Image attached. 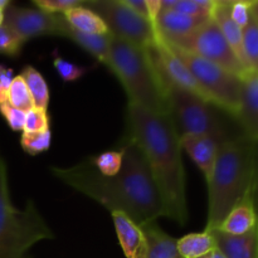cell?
I'll list each match as a JSON object with an SVG mask.
<instances>
[{
  "instance_id": "cell-1",
  "label": "cell",
  "mask_w": 258,
  "mask_h": 258,
  "mask_svg": "<svg viewBox=\"0 0 258 258\" xmlns=\"http://www.w3.org/2000/svg\"><path fill=\"white\" fill-rule=\"evenodd\" d=\"M122 141V168L117 175L103 176L88 159L70 168L50 170L62 183L100 203L111 213L126 214L141 227L155 223L158 218L165 217L163 199L143 151L130 139Z\"/></svg>"
},
{
  "instance_id": "cell-2",
  "label": "cell",
  "mask_w": 258,
  "mask_h": 258,
  "mask_svg": "<svg viewBox=\"0 0 258 258\" xmlns=\"http://www.w3.org/2000/svg\"><path fill=\"white\" fill-rule=\"evenodd\" d=\"M126 125L125 138L134 141L143 151L163 199L165 217L185 226L189 218L185 170L180 136L170 116L127 103Z\"/></svg>"
},
{
  "instance_id": "cell-3",
  "label": "cell",
  "mask_w": 258,
  "mask_h": 258,
  "mask_svg": "<svg viewBox=\"0 0 258 258\" xmlns=\"http://www.w3.org/2000/svg\"><path fill=\"white\" fill-rule=\"evenodd\" d=\"M256 143L247 136L228 139L219 145L208 183V218L204 231L218 228L227 214L252 190Z\"/></svg>"
},
{
  "instance_id": "cell-4",
  "label": "cell",
  "mask_w": 258,
  "mask_h": 258,
  "mask_svg": "<svg viewBox=\"0 0 258 258\" xmlns=\"http://www.w3.org/2000/svg\"><path fill=\"white\" fill-rule=\"evenodd\" d=\"M106 66L122 85L128 103L169 115L166 90L146 48L111 37Z\"/></svg>"
},
{
  "instance_id": "cell-5",
  "label": "cell",
  "mask_w": 258,
  "mask_h": 258,
  "mask_svg": "<svg viewBox=\"0 0 258 258\" xmlns=\"http://www.w3.org/2000/svg\"><path fill=\"white\" fill-rule=\"evenodd\" d=\"M52 229L32 201L23 209L10 199L8 169L0 161V258H29L30 248L38 242L52 239Z\"/></svg>"
},
{
  "instance_id": "cell-6",
  "label": "cell",
  "mask_w": 258,
  "mask_h": 258,
  "mask_svg": "<svg viewBox=\"0 0 258 258\" xmlns=\"http://www.w3.org/2000/svg\"><path fill=\"white\" fill-rule=\"evenodd\" d=\"M169 116L179 136H209L222 144L232 139L222 118L221 110L203 97L185 90L166 85Z\"/></svg>"
},
{
  "instance_id": "cell-7",
  "label": "cell",
  "mask_w": 258,
  "mask_h": 258,
  "mask_svg": "<svg viewBox=\"0 0 258 258\" xmlns=\"http://www.w3.org/2000/svg\"><path fill=\"white\" fill-rule=\"evenodd\" d=\"M171 49L189 68L206 100L236 117L241 106L243 78L185 50L174 47Z\"/></svg>"
},
{
  "instance_id": "cell-8",
  "label": "cell",
  "mask_w": 258,
  "mask_h": 258,
  "mask_svg": "<svg viewBox=\"0 0 258 258\" xmlns=\"http://www.w3.org/2000/svg\"><path fill=\"white\" fill-rule=\"evenodd\" d=\"M165 43L171 47L185 50L209 62L216 63L217 66L241 78L249 75L229 47L219 27L212 18H209L204 24H202L190 34Z\"/></svg>"
},
{
  "instance_id": "cell-9",
  "label": "cell",
  "mask_w": 258,
  "mask_h": 258,
  "mask_svg": "<svg viewBox=\"0 0 258 258\" xmlns=\"http://www.w3.org/2000/svg\"><path fill=\"white\" fill-rule=\"evenodd\" d=\"M83 4L98 14L111 35L141 48H149L158 40L153 24L122 4L121 0H95Z\"/></svg>"
},
{
  "instance_id": "cell-10",
  "label": "cell",
  "mask_w": 258,
  "mask_h": 258,
  "mask_svg": "<svg viewBox=\"0 0 258 258\" xmlns=\"http://www.w3.org/2000/svg\"><path fill=\"white\" fill-rule=\"evenodd\" d=\"M64 23L63 15H53L39 9L9 7L4 12V23L23 42L32 38L53 35L59 37Z\"/></svg>"
},
{
  "instance_id": "cell-11",
  "label": "cell",
  "mask_w": 258,
  "mask_h": 258,
  "mask_svg": "<svg viewBox=\"0 0 258 258\" xmlns=\"http://www.w3.org/2000/svg\"><path fill=\"white\" fill-rule=\"evenodd\" d=\"M118 243L126 258H145L148 252V241L143 227L128 218L126 214L111 213Z\"/></svg>"
},
{
  "instance_id": "cell-12",
  "label": "cell",
  "mask_w": 258,
  "mask_h": 258,
  "mask_svg": "<svg viewBox=\"0 0 258 258\" xmlns=\"http://www.w3.org/2000/svg\"><path fill=\"white\" fill-rule=\"evenodd\" d=\"M209 18L190 17L169 9H161L154 23L156 35L165 42L178 39L198 29Z\"/></svg>"
},
{
  "instance_id": "cell-13",
  "label": "cell",
  "mask_w": 258,
  "mask_h": 258,
  "mask_svg": "<svg viewBox=\"0 0 258 258\" xmlns=\"http://www.w3.org/2000/svg\"><path fill=\"white\" fill-rule=\"evenodd\" d=\"M221 144L209 136L183 135L180 136L181 150L185 151L193 163L203 173L206 180H208L213 171L218 149Z\"/></svg>"
},
{
  "instance_id": "cell-14",
  "label": "cell",
  "mask_w": 258,
  "mask_h": 258,
  "mask_svg": "<svg viewBox=\"0 0 258 258\" xmlns=\"http://www.w3.org/2000/svg\"><path fill=\"white\" fill-rule=\"evenodd\" d=\"M236 118L246 131L247 138L258 143V75L249 73L243 78L239 111Z\"/></svg>"
},
{
  "instance_id": "cell-15",
  "label": "cell",
  "mask_w": 258,
  "mask_h": 258,
  "mask_svg": "<svg viewBox=\"0 0 258 258\" xmlns=\"http://www.w3.org/2000/svg\"><path fill=\"white\" fill-rule=\"evenodd\" d=\"M217 249L226 258H258V224L242 236H231L214 229L211 232Z\"/></svg>"
},
{
  "instance_id": "cell-16",
  "label": "cell",
  "mask_w": 258,
  "mask_h": 258,
  "mask_svg": "<svg viewBox=\"0 0 258 258\" xmlns=\"http://www.w3.org/2000/svg\"><path fill=\"white\" fill-rule=\"evenodd\" d=\"M229 4L231 2L228 0H216V7H214L211 18L217 23L229 47L232 48L239 62L248 72L243 52V33H242L241 28L232 20L231 14H229Z\"/></svg>"
},
{
  "instance_id": "cell-17",
  "label": "cell",
  "mask_w": 258,
  "mask_h": 258,
  "mask_svg": "<svg viewBox=\"0 0 258 258\" xmlns=\"http://www.w3.org/2000/svg\"><path fill=\"white\" fill-rule=\"evenodd\" d=\"M258 224L256 211H254L253 201H252V190L248 196L244 197L228 214L221 226L218 227V231L223 233L231 234V236H242V234L248 233L253 228H256Z\"/></svg>"
},
{
  "instance_id": "cell-18",
  "label": "cell",
  "mask_w": 258,
  "mask_h": 258,
  "mask_svg": "<svg viewBox=\"0 0 258 258\" xmlns=\"http://www.w3.org/2000/svg\"><path fill=\"white\" fill-rule=\"evenodd\" d=\"M59 37L70 39L71 42H73L75 44H77L78 47L82 48L83 50H86L88 54H91L93 58H96L98 62L103 63V64L106 66L111 37H112L111 34H85V33H81L72 29L64 19L63 27L62 29H60Z\"/></svg>"
},
{
  "instance_id": "cell-19",
  "label": "cell",
  "mask_w": 258,
  "mask_h": 258,
  "mask_svg": "<svg viewBox=\"0 0 258 258\" xmlns=\"http://www.w3.org/2000/svg\"><path fill=\"white\" fill-rule=\"evenodd\" d=\"M63 17L67 24L77 32L85 33V34H110L105 22L101 19L100 15L86 7L83 3L66 12Z\"/></svg>"
},
{
  "instance_id": "cell-20",
  "label": "cell",
  "mask_w": 258,
  "mask_h": 258,
  "mask_svg": "<svg viewBox=\"0 0 258 258\" xmlns=\"http://www.w3.org/2000/svg\"><path fill=\"white\" fill-rule=\"evenodd\" d=\"M148 241L145 258H180L176 249V239L169 236L155 223L143 227Z\"/></svg>"
},
{
  "instance_id": "cell-21",
  "label": "cell",
  "mask_w": 258,
  "mask_h": 258,
  "mask_svg": "<svg viewBox=\"0 0 258 258\" xmlns=\"http://www.w3.org/2000/svg\"><path fill=\"white\" fill-rule=\"evenodd\" d=\"M216 248L213 236L207 231L186 234L176 239V249L180 258H201Z\"/></svg>"
},
{
  "instance_id": "cell-22",
  "label": "cell",
  "mask_w": 258,
  "mask_h": 258,
  "mask_svg": "<svg viewBox=\"0 0 258 258\" xmlns=\"http://www.w3.org/2000/svg\"><path fill=\"white\" fill-rule=\"evenodd\" d=\"M25 81L28 90H29L30 96L33 98V103L34 107L42 108V110H47L48 105H49V87H48L47 82H45L44 77L42 73L34 68L33 66H25L20 73Z\"/></svg>"
},
{
  "instance_id": "cell-23",
  "label": "cell",
  "mask_w": 258,
  "mask_h": 258,
  "mask_svg": "<svg viewBox=\"0 0 258 258\" xmlns=\"http://www.w3.org/2000/svg\"><path fill=\"white\" fill-rule=\"evenodd\" d=\"M161 7L190 17L211 18L216 0H161Z\"/></svg>"
},
{
  "instance_id": "cell-24",
  "label": "cell",
  "mask_w": 258,
  "mask_h": 258,
  "mask_svg": "<svg viewBox=\"0 0 258 258\" xmlns=\"http://www.w3.org/2000/svg\"><path fill=\"white\" fill-rule=\"evenodd\" d=\"M243 33V52L249 73L258 75V23L251 15L248 24L242 29Z\"/></svg>"
},
{
  "instance_id": "cell-25",
  "label": "cell",
  "mask_w": 258,
  "mask_h": 258,
  "mask_svg": "<svg viewBox=\"0 0 258 258\" xmlns=\"http://www.w3.org/2000/svg\"><path fill=\"white\" fill-rule=\"evenodd\" d=\"M88 160L103 176H115L122 168L123 150L120 148L118 150L103 151L98 155L91 156Z\"/></svg>"
},
{
  "instance_id": "cell-26",
  "label": "cell",
  "mask_w": 258,
  "mask_h": 258,
  "mask_svg": "<svg viewBox=\"0 0 258 258\" xmlns=\"http://www.w3.org/2000/svg\"><path fill=\"white\" fill-rule=\"evenodd\" d=\"M8 103L13 107L28 112L32 108H34L33 98L30 96L29 90L25 85L24 78L20 75L15 76L10 86L9 93H8Z\"/></svg>"
},
{
  "instance_id": "cell-27",
  "label": "cell",
  "mask_w": 258,
  "mask_h": 258,
  "mask_svg": "<svg viewBox=\"0 0 258 258\" xmlns=\"http://www.w3.org/2000/svg\"><path fill=\"white\" fill-rule=\"evenodd\" d=\"M53 67H54L57 75L59 76V78L64 83L77 82L91 70L90 67L76 64L72 60L66 59L62 55L58 54L57 52L53 53Z\"/></svg>"
},
{
  "instance_id": "cell-28",
  "label": "cell",
  "mask_w": 258,
  "mask_h": 258,
  "mask_svg": "<svg viewBox=\"0 0 258 258\" xmlns=\"http://www.w3.org/2000/svg\"><path fill=\"white\" fill-rule=\"evenodd\" d=\"M52 144V131L45 130L42 133H22L20 146L29 155H39L49 150Z\"/></svg>"
},
{
  "instance_id": "cell-29",
  "label": "cell",
  "mask_w": 258,
  "mask_h": 258,
  "mask_svg": "<svg viewBox=\"0 0 258 258\" xmlns=\"http://www.w3.org/2000/svg\"><path fill=\"white\" fill-rule=\"evenodd\" d=\"M24 42L7 25H0V54L15 57L20 53Z\"/></svg>"
},
{
  "instance_id": "cell-30",
  "label": "cell",
  "mask_w": 258,
  "mask_h": 258,
  "mask_svg": "<svg viewBox=\"0 0 258 258\" xmlns=\"http://www.w3.org/2000/svg\"><path fill=\"white\" fill-rule=\"evenodd\" d=\"M49 116H48L47 110L34 107L25 113L23 133H42V131L49 130Z\"/></svg>"
},
{
  "instance_id": "cell-31",
  "label": "cell",
  "mask_w": 258,
  "mask_h": 258,
  "mask_svg": "<svg viewBox=\"0 0 258 258\" xmlns=\"http://www.w3.org/2000/svg\"><path fill=\"white\" fill-rule=\"evenodd\" d=\"M34 5L37 9L53 15H63L72 8L78 7L83 2L80 0H35Z\"/></svg>"
},
{
  "instance_id": "cell-32",
  "label": "cell",
  "mask_w": 258,
  "mask_h": 258,
  "mask_svg": "<svg viewBox=\"0 0 258 258\" xmlns=\"http://www.w3.org/2000/svg\"><path fill=\"white\" fill-rule=\"evenodd\" d=\"M0 113L3 117L7 121L8 126L12 128L15 133H23L24 130V121H25V113L24 111L18 110V108L13 107L9 103H4L0 106Z\"/></svg>"
},
{
  "instance_id": "cell-33",
  "label": "cell",
  "mask_w": 258,
  "mask_h": 258,
  "mask_svg": "<svg viewBox=\"0 0 258 258\" xmlns=\"http://www.w3.org/2000/svg\"><path fill=\"white\" fill-rule=\"evenodd\" d=\"M229 14L232 20L243 29L248 24L251 19V2L246 0H238V2H231L229 4Z\"/></svg>"
},
{
  "instance_id": "cell-34",
  "label": "cell",
  "mask_w": 258,
  "mask_h": 258,
  "mask_svg": "<svg viewBox=\"0 0 258 258\" xmlns=\"http://www.w3.org/2000/svg\"><path fill=\"white\" fill-rule=\"evenodd\" d=\"M14 77L12 68L0 64V106L8 102V93Z\"/></svg>"
},
{
  "instance_id": "cell-35",
  "label": "cell",
  "mask_w": 258,
  "mask_h": 258,
  "mask_svg": "<svg viewBox=\"0 0 258 258\" xmlns=\"http://www.w3.org/2000/svg\"><path fill=\"white\" fill-rule=\"evenodd\" d=\"M122 4L125 7H127L128 9L133 10L134 13H136L140 17L145 18L149 20L148 17V8H146V2L145 0H121Z\"/></svg>"
},
{
  "instance_id": "cell-36",
  "label": "cell",
  "mask_w": 258,
  "mask_h": 258,
  "mask_svg": "<svg viewBox=\"0 0 258 258\" xmlns=\"http://www.w3.org/2000/svg\"><path fill=\"white\" fill-rule=\"evenodd\" d=\"M145 2H146V8H148L149 22H150L154 27V23H155L159 13H160L161 9H163V7H161V0H145Z\"/></svg>"
},
{
  "instance_id": "cell-37",
  "label": "cell",
  "mask_w": 258,
  "mask_h": 258,
  "mask_svg": "<svg viewBox=\"0 0 258 258\" xmlns=\"http://www.w3.org/2000/svg\"><path fill=\"white\" fill-rule=\"evenodd\" d=\"M252 201H253L258 222V143H256V166H254V178L252 184Z\"/></svg>"
},
{
  "instance_id": "cell-38",
  "label": "cell",
  "mask_w": 258,
  "mask_h": 258,
  "mask_svg": "<svg viewBox=\"0 0 258 258\" xmlns=\"http://www.w3.org/2000/svg\"><path fill=\"white\" fill-rule=\"evenodd\" d=\"M201 258H226V256H224L223 253H222L219 249H213V251H211L209 253H207L206 256L201 257Z\"/></svg>"
},
{
  "instance_id": "cell-39",
  "label": "cell",
  "mask_w": 258,
  "mask_h": 258,
  "mask_svg": "<svg viewBox=\"0 0 258 258\" xmlns=\"http://www.w3.org/2000/svg\"><path fill=\"white\" fill-rule=\"evenodd\" d=\"M251 15L253 17V19L258 23V0L251 2Z\"/></svg>"
},
{
  "instance_id": "cell-40",
  "label": "cell",
  "mask_w": 258,
  "mask_h": 258,
  "mask_svg": "<svg viewBox=\"0 0 258 258\" xmlns=\"http://www.w3.org/2000/svg\"><path fill=\"white\" fill-rule=\"evenodd\" d=\"M4 23V12L3 10H0V25Z\"/></svg>"
},
{
  "instance_id": "cell-41",
  "label": "cell",
  "mask_w": 258,
  "mask_h": 258,
  "mask_svg": "<svg viewBox=\"0 0 258 258\" xmlns=\"http://www.w3.org/2000/svg\"><path fill=\"white\" fill-rule=\"evenodd\" d=\"M0 161H2V158H0Z\"/></svg>"
}]
</instances>
